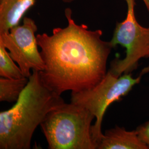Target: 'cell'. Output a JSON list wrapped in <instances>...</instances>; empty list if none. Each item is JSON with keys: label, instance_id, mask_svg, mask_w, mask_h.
<instances>
[{"label": "cell", "instance_id": "cell-4", "mask_svg": "<svg viewBox=\"0 0 149 149\" xmlns=\"http://www.w3.org/2000/svg\"><path fill=\"white\" fill-rule=\"evenodd\" d=\"M149 72L148 66L142 70L138 77L133 78L132 73L117 77L108 71L103 80L95 87L71 92V102L85 107L96 118V122L91 127V135L97 148L104 135L102 132V123L108 107L127 95L134 86L140 82L144 74Z\"/></svg>", "mask_w": 149, "mask_h": 149}, {"label": "cell", "instance_id": "cell-6", "mask_svg": "<svg viewBox=\"0 0 149 149\" xmlns=\"http://www.w3.org/2000/svg\"><path fill=\"white\" fill-rule=\"evenodd\" d=\"M38 27L31 18L24 17L22 24L11 28L7 33L0 34L2 43L12 59L21 70L24 76L29 78L31 71H42L45 65L38 50L37 36Z\"/></svg>", "mask_w": 149, "mask_h": 149}, {"label": "cell", "instance_id": "cell-10", "mask_svg": "<svg viewBox=\"0 0 149 149\" xmlns=\"http://www.w3.org/2000/svg\"><path fill=\"white\" fill-rule=\"evenodd\" d=\"M9 52L3 44L0 42V76L8 79L26 77L18 65L15 63Z\"/></svg>", "mask_w": 149, "mask_h": 149}, {"label": "cell", "instance_id": "cell-1", "mask_svg": "<svg viewBox=\"0 0 149 149\" xmlns=\"http://www.w3.org/2000/svg\"><path fill=\"white\" fill-rule=\"evenodd\" d=\"M67 8L68 26L55 28L53 34L37 35L45 68L40 71L44 84L59 95L67 91L80 92L100 83L107 72V60L113 48L102 39V31L77 24Z\"/></svg>", "mask_w": 149, "mask_h": 149}, {"label": "cell", "instance_id": "cell-11", "mask_svg": "<svg viewBox=\"0 0 149 149\" xmlns=\"http://www.w3.org/2000/svg\"><path fill=\"white\" fill-rule=\"evenodd\" d=\"M135 130L138 134L139 138L148 145L149 148V121L139 125Z\"/></svg>", "mask_w": 149, "mask_h": 149}, {"label": "cell", "instance_id": "cell-3", "mask_svg": "<svg viewBox=\"0 0 149 149\" xmlns=\"http://www.w3.org/2000/svg\"><path fill=\"white\" fill-rule=\"evenodd\" d=\"M95 116L84 107L65 102L47 114L40 127L49 149H97L91 135Z\"/></svg>", "mask_w": 149, "mask_h": 149}, {"label": "cell", "instance_id": "cell-12", "mask_svg": "<svg viewBox=\"0 0 149 149\" xmlns=\"http://www.w3.org/2000/svg\"><path fill=\"white\" fill-rule=\"evenodd\" d=\"M143 1L144 2L145 5L146 7L147 10L149 12V0H143Z\"/></svg>", "mask_w": 149, "mask_h": 149}, {"label": "cell", "instance_id": "cell-5", "mask_svg": "<svg viewBox=\"0 0 149 149\" xmlns=\"http://www.w3.org/2000/svg\"><path fill=\"white\" fill-rule=\"evenodd\" d=\"M127 15L121 22H117L110 41L113 48L120 45L126 48L123 59L116 58L111 63L109 71L117 77L132 73L138 66L139 61L149 58V28L139 23L134 12L135 0H125Z\"/></svg>", "mask_w": 149, "mask_h": 149}, {"label": "cell", "instance_id": "cell-7", "mask_svg": "<svg viewBox=\"0 0 149 149\" xmlns=\"http://www.w3.org/2000/svg\"><path fill=\"white\" fill-rule=\"evenodd\" d=\"M97 149H149L136 130L128 131L116 125L105 132Z\"/></svg>", "mask_w": 149, "mask_h": 149}, {"label": "cell", "instance_id": "cell-9", "mask_svg": "<svg viewBox=\"0 0 149 149\" xmlns=\"http://www.w3.org/2000/svg\"><path fill=\"white\" fill-rule=\"evenodd\" d=\"M29 81V78H0V101L13 103L18 101Z\"/></svg>", "mask_w": 149, "mask_h": 149}, {"label": "cell", "instance_id": "cell-13", "mask_svg": "<svg viewBox=\"0 0 149 149\" xmlns=\"http://www.w3.org/2000/svg\"><path fill=\"white\" fill-rule=\"evenodd\" d=\"M65 3H71L74 2L76 0H62Z\"/></svg>", "mask_w": 149, "mask_h": 149}, {"label": "cell", "instance_id": "cell-2", "mask_svg": "<svg viewBox=\"0 0 149 149\" xmlns=\"http://www.w3.org/2000/svg\"><path fill=\"white\" fill-rule=\"evenodd\" d=\"M65 103L33 71L16 104L0 113V149H30L32 136L50 111Z\"/></svg>", "mask_w": 149, "mask_h": 149}, {"label": "cell", "instance_id": "cell-8", "mask_svg": "<svg viewBox=\"0 0 149 149\" xmlns=\"http://www.w3.org/2000/svg\"><path fill=\"white\" fill-rule=\"evenodd\" d=\"M36 0H0V34L19 24Z\"/></svg>", "mask_w": 149, "mask_h": 149}]
</instances>
